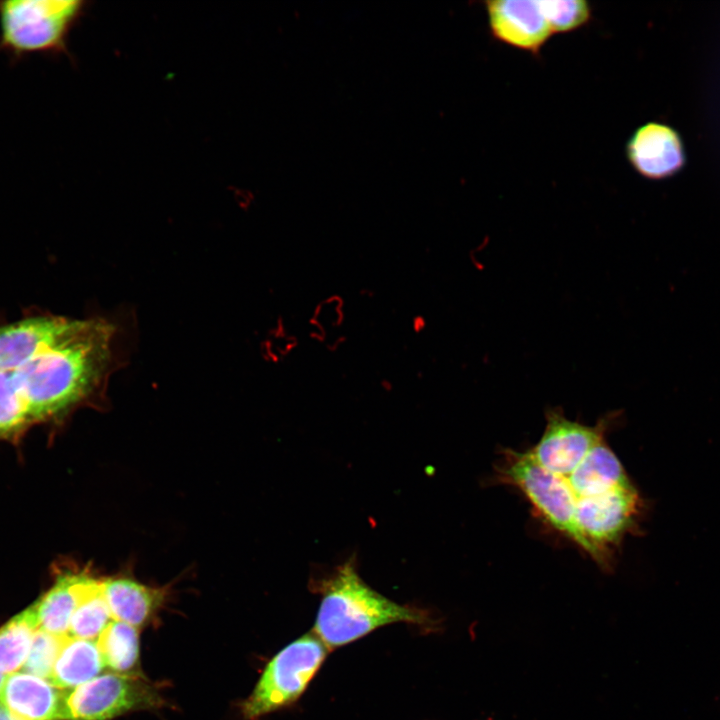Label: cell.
<instances>
[{
  "label": "cell",
  "mask_w": 720,
  "mask_h": 720,
  "mask_svg": "<svg viewBox=\"0 0 720 720\" xmlns=\"http://www.w3.org/2000/svg\"><path fill=\"white\" fill-rule=\"evenodd\" d=\"M619 417L612 411L587 425L549 408L539 440L525 450L504 448L494 469L496 483L517 489L541 521L607 571L642 508L608 443Z\"/></svg>",
  "instance_id": "obj_1"
},
{
  "label": "cell",
  "mask_w": 720,
  "mask_h": 720,
  "mask_svg": "<svg viewBox=\"0 0 720 720\" xmlns=\"http://www.w3.org/2000/svg\"><path fill=\"white\" fill-rule=\"evenodd\" d=\"M113 327L86 320L72 338L12 371L33 423L70 409L99 383L109 363Z\"/></svg>",
  "instance_id": "obj_2"
},
{
  "label": "cell",
  "mask_w": 720,
  "mask_h": 720,
  "mask_svg": "<svg viewBox=\"0 0 720 720\" xmlns=\"http://www.w3.org/2000/svg\"><path fill=\"white\" fill-rule=\"evenodd\" d=\"M313 586L321 601L312 632L328 649L392 623L435 625L426 609L399 604L370 587L359 575L355 557L336 566Z\"/></svg>",
  "instance_id": "obj_3"
},
{
  "label": "cell",
  "mask_w": 720,
  "mask_h": 720,
  "mask_svg": "<svg viewBox=\"0 0 720 720\" xmlns=\"http://www.w3.org/2000/svg\"><path fill=\"white\" fill-rule=\"evenodd\" d=\"M85 5L79 0L0 1V51L13 60L66 52Z\"/></svg>",
  "instance_id": "obj_4"
},
{
  "label": "cell",
  "mask_w": 720,
  "mask_h": 720,
  "mask_svg": "<svg viewBox=\"0 0 720 720\" xmlns=\"http://www.w3.org/2000/svg\"><path fill=\"white\" fill-rule=\"evenodd\" d=\"M327 653L328 647L314 632L285 646L267 664L253 692L244 701V716L257 719L298 700Z\"/></svg>",
  "instance_id": "obj_5"
},
{
  "label": "cell",
  "mask_w": 720,
  "mask_h": 720,
  "mask_svg": "<svg viewBox=\"0 0 720 720\" xmlns=\"http://www.w3.org/2000/svg\"><path fill=\"white\" fill-rule=\"evenodd\" d=\"M160 704V695L142 675L109 672L64 691L63 720H111Z\"/></svg>",
  "instance_id": "obj_6"
},
{
  "label": "cell",
  "mask_w": 720,
  "mask_h": 720,
  "mask_svg": "<svg viewBox=\"0 0 720 720\" xmlns=\"http://www.w3.org/2000/svg\"><path fill=\"white\" fill-rule=\"evenodd\" d=\"M86 320L36 316L0 327V370L14 371L75 336Z\"/></svg>",
  "instance_id": "obj_7"
},
{
  "label": "cell",
  "mask_w": 720,
  "mask_h": 720,
  "mask_svg": "<svg viewBox=\"0 0 720 720\" xmlns=\"http://www.w3.org/2000/svg\"><path fill=\"white\" fill-rule=\"evenodd\" d=\"M626 157L632 168L649 180L670 178L686 162L679 133L657 121L646 122L635 129L626 144Z\"/></svg>",
  "instance_id": "obj_8"
},
{
  "label": "cell",
  "mask_w": 720,
  "mask_h": 720,
  "mask_svg": "<svg viewBox=\"0 0 720 720\" xmlns=\"http://www.w3.org/2000/svg\"><path fill=\"white\" fill-rule=\"evenodd\" d=\"M489 31L508 46L538 55L552 32L535 0H489L484 2Z\"/></svg>",
  "instance_id": "obj_9"
},
{
  "label": "cell",
  "mask_w": 720,
  "mask_h": 720,
  "mask_svg": "<svg viewBox=\"0 0 720 720\" xmlns=\"http://www.w3.org/2000/svg\"><path fill=\"white\" fill-rule=\"evenodd\" d=\"M64 690L48 679L19 670L5 676L0 709L11 720H63Z\"/></svg>",
  "instance_id": "obj_10"
},
{
  "label": "cell",
  "mask_w": 720,
  "mask_h": 720,
  "mask_svg": "<svg viewBox=\"0 0 720 720\" xmlns=\"http://www.w3.org/2000/svg\"><path fill=\"white\" fill-rule=\"evenodd\" d=\"M101 589L114 620L138 629L148 623L165 598V591L130 577L101 578Z\"/></svg>",
  "instance_id": "obj_11"
},
{
  "label": "cell",
  "mask_w": 720,
  "mask_h": 720,
  "mask_svg": "<svg viewBox=\"0 0 720 720\" xmlns=\"http://www.w3.org/2000/svg\"><path fill=\"white\" fill-rule=\"evenodd\" d=\"M96 577L87 571L65 572L38 601L39 628L59 636L68 635L77 607Z\"/></svg>",
  "instance_id": "obj_12"
},
{
  "label": "cell",
  "mask_w": 720,
  "mask_h": 720,
  "mask_svg": "<svg viewBox=\"0 0 720 720\" xmlns=\"http://www.w3.org/2000/svg\"><path fill=\"white\" fill-rule=\"evenodd\" d=\"M106 668L96 640L67 637L48 678L59 689H73Z\"/></svg>",
  "instance_id": "obj_13"
},
{
  "label": "cell",
  "mask_w": 720,
  "mask_h": 720,
  "mask_svg": "<svg viewBox=\"0 0 720 720\" xmlns=\"http://www.w3.org/2000/svg\"><path fill=\"white\" fill-rule=\"evenodd\" d=\"M39 628L38 601L13 616L0 628V672L22 669Z\"/></svg>",
  "instance_id": "obj_14"
},
{
  "label": "cell",
  "mask_w": 720,
  "mask_h": 720,
  "mask_svg": "<svg viewBox=\"0 0 720 720\" xmlns=\"http://www.w3.org/2000/svg\"><path fill=\"white\" fill-rule=\"evenodd\" d=\"M105 667L114 673L141 675L139 672V630L112 620L96 640Z\"/></svg>",
  "instance_id": "obj_15"
},
{
  "label": "cell",
  "mask_w": 720,
  "mask_h": 720,
  "mask_svg": "<svg viewBox=\"0 0 720 720\" xmlns=\"http://www.w3.org/2000/svg\"><path fill=\"white\" fill-rule=\"evenodd\" d=\"M114 620L101 589V578H95L89 591L74 612L68 636L95 640Z\"/></svg>",
  "instance_id": "obj_16"
},
{
  "label": "cell",
  "mask_w": 720,
  "mask_h": 720,
  "mask_svg": "<svg viewBox=\"0 0 720 720\" xmlns=\"http://www.w3.org/2000/svg\"><path fill=\"white\" fill-rule=\"evenodd\" d=\"M30 424L29 409L13 372L0 370V439L16 435Z\"/></svg>",
  "instance_id": "obj_17"
},
{
  "label": "cell",
  "mask_w": 720,
  "mask_h": 720,
  "mask_svg": "<svg viewBox=\"0 0 720 720\" xmlns=\"http://www.w3.org/2000/svg\"><path fill=\"white\" fill-rule=\"evenodd\" d=\"M542 12L553 34L569 33L586 25L592 8L585 0L539 1Z\"/></svg>",
  "instance_id": "obj_18"
},
{
  "label": "cell",
  "mask_w": 720,
  "mask_h": 720,
  "mask_svg": "<svg viewBox=\"0 0 720 720\" xmlns=\"http://www.w3.org/2000/svg\"><path fill=\"white\" fill-rule=\"evenodd\" d=\"M67 637L68 635L59 636L38 628L21 670L48 679Z\"/></svg>",
  "instance_id": "obj_19"
},
{
  "label": "cell",
  "mask_w": 720,
  "mask_h": 720,
  "mask_svg": "<svg viewBox=\"0 0 720 720\" xmlns=\"http://www.w3.org/2000/svg\"><path fill=\"white\" fill-rule=\"evenodd\" d=\"M0 720H11V719L0 709Z\"/></svg>",
  "instance_id": "obj_20"
},
{
  "label": "cell",
  "mask_w": 720,
  "mask_h": 720,
  "mask_svg": "<svg viewBox=\"0 0 720 720\" xmlns=\"http://www.w3.org/2000/svg\"><path fill=\"white\" fill-rule=\"evenodd\" d=\"M5 676H6V675H4L3 673L0 672V688H1L2 684H3V682H4Z\"/></svg>",
  "instance_id": "obj_21"
}]
</instances>
